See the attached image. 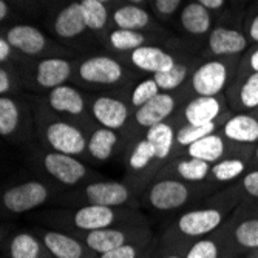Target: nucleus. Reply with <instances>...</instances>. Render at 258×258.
<instances>
[{"label":"nucleus","mask_w":258,"mask_h":258,"mask_svg":"<svg viewBox=\"0 0 258 258\" xmlns=\"http://www.w3.org/2000/svg\"><path fill=\"white\" fill-rule=\"evenodd\" d=\"M13 50L14 48L10 45V42L5 37L0 39V62L5 63L7 60H10V57L13 54Z\"/></svg>","instance_id":"49530a36"},{"label":"nucleus","mask_w":258,"mask_h":258,"mask_svg":"<svg viewBox=\"0 0 258 258\" xmlns=\"http://www.w3.org/2000/svg\"><path fill=\"white\" fill-rule=\"evenodd\" d=\"M130 62L133 63V67L141 70V72L152 73V75L167 72V70H170L176 63L175 57L170 53L153 45L139 46V48L132 51Z\"/></svg>","instance_id":"bb28decb"},{"label":"nucleus","mask_w":258,"mask_h":258,"mask_svg":"<svg viewBox=\"0 0 258 258\" xmlns=\"http://www.w3.org/2000/svg\"><path fill=\"white\" fill-rule=\"evenodd\" d=\"M252 149L253 147H244V146L233 144L221 135V132H217V133H212V135L197 141V143H194L192 146H189L184 150L182 156L198 158V159H203L214 166L215 162L221 161L226 156L235 155L240 152H247Z\"/></svg>","instance_id":"a211bd4d"},{"label":"nucleus","mask_w":258,"mask_h":258,"mask_svg":"<svg viewBox=\"0 0 258 258\" xmlns=\"http://www.w3.org/2000/svg\"><path fill=\"white\" fill-rule=\"evenodd\" d=\"M229 252L224 229L221 226L217 232L194 241L185 252V258H223Z\"/></svg>","instance_id":"2f4dec72"},{"label":"nucleus","mask_w":258,"mask_h":258,"mask_svg":"<svg viewBox=\"0 0 258 258\" xmlns=\"http://www.w3.org/2000/svg\"><path fill=\"white\" fill-rule=\"evenodd\" d=\"M181 2L182 0H153V5L159 16L169 17L179 8Z\"/></svg>","instance_id":"37998d69"},{"label":"nucleus","mask_w":258,"mask_h":258,"mask_svg":"<svg viewBox=\"0 0 258 258\" xmlns=\"http://www.w3.org/2000/svg\"><path fill=\"white\" fill-rule=\"evenodd\" d=\"M215 185L217 184L212 181L189 182L172 176L155 178L141 194L139 201L155 212H178L206 200L210 190L215 189Z\"/></svg>","instance_id":"f03ea898"},{"label":"nucleus","mask_w":258,"mask_h":258,"mask_svg":"<svg viewBox=\"0 0 258 258\" xmlns=\"http://www.w3.org/2000/svg\"><path fill=\"white\" fill-rule=\"evenodd\" d=\"M181 113L173 116L172 119L164 121L152 128H149L144 136L150 141L156 149V166L158 172L166 166L169 161L175 156V147H176V132L179 125L182 124Z\"/></svg>","instance_id":"6ab92c4d"},{"label":"nucleus","mask_w":258,"mask_h":258,"mask_svg":"<svg viewBox=\"0 0 258 258\" xmlns=\"http://www.w3.org/2000/svg\"><path fill=\"white\" fill-rule=\"evenodd\" d=\"M88 107L91 119L96 125L122 132L127 136L135 111L130 102L111 95H99L88 102Z\"/></svg>","instance_id":"ddd939ff"},{"label":"nucleus","mask_w":258,"mask_h":258,"mask_svg":"<svg viewBox=\"0 0 258 258\" xmlns=\"http://www.w3.org/2000/svg\"><path fill=\"white\" fill-rule=\"evenodd\" d=\"M87 30L81 2L67 5L54 19V31L62 39H75Z\"/></svg>","instance_id":"c756f323"},{"label":"nucleus","mask_w":258,"mask_h":258,"mask_svg":"<svg viewBox=\"0 0 258 258\" xmlns=\"http://www.w3.org/2000/svg\"><path fill=\"white\" fill-rule=\"evenodd\" d=\"M192 243L178 237L170 229L161 238V246L153 249V258H185V252Z\"/></svg>","instance_id":"f704fd0d"},{"label":"nucleus","mask_w":258,"mask_h":258,"mask_svg":"<svg viewBox=\"0 0 258 258\" xmlns=\"http://www.w3.org/2000/svg\"><path fill=\"white\" fill-rule=\"evenodd\" d=\"M36 232L53 255V258H99L81 238L67 230L48 227H36Z\"/></svg>","instance_id":"2eb2a0df"},{"label":"nucleus","mask_w":258,"mask_h":258,"mask_svg":"<svg viewBox=\"0 0 258 258\" xmlns=\"http://www.w3.org/2000/svg\"><path fill=\"white\" fill-rule=\"evenodd\" d=\"M34 116L40 147L78 158L88 156V133L84 128L54 114L45 105L37 108Z\"/></svg>","instance_id":"20e7f679"},{"label":"nucleus","mask_w":258,"mask_h":258,"mask_svg":"<svg viewBox=\"0 0 258 258\" xmlns=\"http://www.w3.org/2000/svg\"><path fill=\"white\" fill-rule=\"evenodd\" d=\"M240 204L241 197L237 185L233 184L230 189L207 197L204 201H200L198 206L185 209L178 215L170 230L178 237L194 243L217 232Z\"/></svg>","instance_id":"f257e3e1"},{"label":"nucleus","mask_w":258,"mask_h":258,"mask_svg":"<svg viewBox=\"0 0 258 258\" xmlns=\"http://www.w3.org/2000/svg\"><path fill=\"white\" fill-rule=\"evenodd\" d=\"M247 36L232 27H215L209 34V51L218 57H235L249 48Z\"/></svg>","instance_id":"412c9836"},{"label":"nucleus","mask_w":258,"mask_h":258,"mask_svg":"<svg viewBox=\"0 0 258 258\" xmlns=\"http://www.w3.org/2000/svg\"><path fill=\"white\" fill-rule=\"evenodd\" d=\"M220 132L233 144L253 147L258 143V110L232 113Z\"/></svg>","instance_id":"aec40b11"},{"label":"nucleus","mask_w":258,"mask_h":258,"mask_svg":"<svg viewBox=\"0 0 258 258\" xmlns=\"http://www.w3.org/2000/svg\"><path fill=\"white\" fill-rule=\"evenodd\" d=\"M43 105L60 118L79 125L88 135L93 128L98 127L90 116V107L84 93L72 85L63 84L48 91Z\"/></svg>","instance_id":"1a4fd4ad"},{"label":"nucleus","mask_w":258,"mask_h":258,"mask_svg":"<svg viewBox=\"0 0 258 258\" xmlns=\"http://www.w3.org/2000/svg\"><path fill=\"white\" fill-rule=\"evenodd\" d=\"M241 203L258 206V167H250L237 182Z\"/></svg>","instance_id":"a19ab883"},{"label":"nucleus","mask_w":258,"mask_h":258,"mask_svg":"<svg viewBox=\"0 0 258 258\" xmlns=\"http://www.w3.org/2000/svg\"><path fill=\"white\" fill-rule=\"evenodd\" d=\"M227 247L232 253L258 252V206L241 203L223 224Z\"/></svg>","instance_id":"0eeeda50"},{"label":"nucleus","mask_w":258,"mask_h":258,"mask_svg":"<svg viewBox=\"0 0 258 258\" xmlns=\"http://www.w3.org/2000/svg\"><path fill=\"white\" fill-rule=\"evenodd\" d=\"M195 2L201 4L203 7H206L210 11H218L224 7L226 0H195Z\"/></svg>","instance_id":"de8ad7c7"},{"label":"nucleus","mask_w":258,"mask_h":258,"mask_svg":"<svg viewBox=\"0 0 258 258\" xmlns=\"http://www.w3.org/2000/svg\"><path fill=\"white\" fill-rule=\"evenodd\" d=\"M0 135L10 143L25 144L36 135V116L13 96L0 98Z\"/></svg>","instance_id":"9d476101"},{"label":"nucleus","mask_w":258,"mask_h":258,"mask_svg":"<svg viewBox=\"0 0 258 258\" xmlns=\"http://www.w3.org/2000/svg\"><path fill=\"white\" fill-rule=\"evenodd\" d=\"M179 22L182 28L194 36H203L212 31V16H210V10L203 7L198 2L187 4L181 14Z\"/></svg>","instance_id":"473e14b6"},{"label":"nucleus","mask_w":258,"mask_h":258,"mask_svg":"<svg viewBox=\"0 0 258 258\" xmlns=\"http://www.w3.org/2000/svg\"><path fill=\"white\" fill-rule=\"evenodd\" d=\"M258 73V45L243 59V63L238 70V76Z\"/></svg>","instance_id":"79ce46f5"},{"label":"nucleus","mask_w":258,"mask_h":258,"mask_svg":"<svg viewBox=\"0 0 258 258\" xmlns=\"http://www.w3.org/2000/svg\"><path fill=\"white\" fill-rule=\"evenodd\" d=\"M13 90V78L8 72L7 67L0 68V93L2 96H8V93H11Z\"/></svg>","instance_id":"a18cd8bd"},{"label":"nucleus","mask_w":258,"mask_h":258,"mask_svg":"<svg viewBox=\"0 0 258 258\" xmlns=\"http://www.w3.org/2000/svg\"><path fill=\"white\" fill-rule=\"evenodd\" d=\"M246 36H247L249 42L258 45V10L249 17V20L246 23Z\"/></svg>","instance_id":"c03bdc74"},{"label":"nucleus","mask_w":258,"mask_h":258,"mask_svg":"<svg viewBox=\"0 0 258 258\" xmlns=\"http://www.w3.org/2000/svg\"><path fill=\"white\" fill-rule=\"evenodd\" d=\"M99 2H104L105 4V2H108V0H99Z\"/></svg>","instance_id":"6e6d98bb"},{"label":"nucleus","mask_w":258,"mask_h":258,"mask_svg":"<svg viewBox=\"0 0 258 258\" xmlns=\"http://www.w3.org/2000/svg\"><path fill=\"white\" fill-rule=\"evenodd\" d=\"M141 194L127 181L95 179L79 185L72 194H67L62 201L70 206H107L132 207L139 201Z\"/></svg>","instance_id":"39448f33"},{"label":"nucleus","mask_w":258,"mask_h":258,"mask_svg":"<svg viewBox=\"0 0 258 258\" xmlns=\"http://www.w3.org/2000/svg\"><path fill=\"white\" fill-rule=\"evenodd\" d=\"M223 258H237V255H235V253H230V252H229V253H226Z\"/></svg>","instance_id":"3c124183"},{"label":"nucleus","mask_w":258,"mask_h":258,"mask_svg":"<svg viewBox=\"0 0 258 258\" xmlns=\"http://www.w3.org/2000/svg\"><path fill=\"white\" fill-rule=\"evenodd\" d=\"M81 7L88 30L98 31L107 25L108 11L104 2H99V0H81Z\"/></svg>","instance_id":"58836bf2"},{"label":"nucleus","mask_w":258,"mask_h":258,"mask_svg":"<svg viewBox=\"0 0 258 258\" xmlns=\"http://www.w3.org/2000/svg\"><path fill=\"white\" fill-rule=\"evenodd\" d=\"M153 249H155V246H153V247L150 249V252H149V253H147V255H146L144 258H153Z\"/></svg>","instance_id":"603ef678"},{"label":"nucleus","mask_w":258,"mask_h":258,"mask_svg":"<svg viewBox=\"0 0 258 258\" xmlns=\"http://www.w3.org/2000/svg\"><path fill=\"white\" fill-rule=\"evenodd\" d=\"M250 167H258V143L253 146L252 149V155H250Z\"/></svg>","instance_id":"8fccbe9b"},{"label":"nucleus","mask_w":258,"mask_h":258,"mask_svg":"<svg viewBox=\"0 0 258 258\" xmlns=\"http://www.w3.org/2000/svg\"><path fill=\"white\" fill-rule=\"evenodd\" d=\"M210 170H212V164L203 159L192 156H179L169 161L155 178L172 176L189 182H204L210 181Z\"/></svg>","instance_id":"4be33fe9"},{"label":"nucleus","mask_w":258,"mask_h":258,"mask_svg":"<svg viewBox=\"0 0 258 258\" xmlns=\"http://www.w3.org/2000/svg\"><path fill=\"white\" fill-rule=\"evenodd\" d=\"M250 155L252 150L240 152L215 162L212 170H210V181L215 184H229L238 181L250 169Z\"/></svg>","instance_id":"c85d7f7f"},{"label":"nucleus","mask_w":258,"mask_h":258,"mask_svg":"<svg viewBox=\"0 0 258 258\" xmlns=\"http://www.w3.org/2000/svg\"><path fill=\"white\" fill-rule=\"evenodd\" d=\"M78 75L85 84L114 85L122 81L124 67L110 56H95L79 65Z\"/></svg>","instance_id":"f3484780"},{"label":"nucleus","mask_w":258,"mask_h":258,"mask_svg":"<svg viewBox=\"0 0 258 258\" xmlns=\"http://www.w3.org/2000/svg\"><path fill=\"white\" fill-rule=\"evenodd\" d=\"M230 63L223 59H210L201 63L190 76L194 96H221L233 81Z\"/></svg>","instance_id":"4468645a"},{"label":"nucleus","mask_w":258,"mask_h":258,"mask_svg":"<svg viewBox=\"0 0 258 258\" xmlns=\"http://www.w3.org/2000/svg\"><path fill=\"white\" fill-rule=\"evenodd\" d=\"M113 22H114V25L121 30L139 31L149 25L150 14L143 8L135 7L133 4L124 5L113 13Z\"/></svg>","instance_id":"72a5a7b5"},{"label":"nucleus","mask_w":258,"mask_h":258,"mask_svg":"<svg viewBox=\"0 0 258 258\" xmlns=\"http://www.w3.org/2000/svg\"><path fill=\"white\" fill-rule=\"evenodd\" d=\"M128 2H132L133 5H136V4H141V2H143V0H128Z\"/></svg>","instance_id":"864d4df0"},{"label":"nucleus","mask_w":258,"mask_h":258,"mask_svg":"<svg viewBox=\"0 0 258 258\" xmlns=\"http://www.w3.org/2000/svg\"><path fill=\"white\" fill-rule=\"evenodd\" d=\"M54 195L51 185L40 179H30L11 185L2 194V207L8 215H22L48 203Z\"/></svg>","instance_id":"f8f14e48"},{"label":"nucleus","mask_w":258,"mask_h":258,"mask_svg":"<svg viewBox=\"0 0 258 258\" xmlns=\"http://www.w3.org/2000/svg\"><path fill=\"white\" fill-rule=\"evenodd\" d=\"M226 99L233 113L258 110V73L237 76Z\"/></svg>","instance_id":"5701e85b"},{"label":"nucleus","mask_w":258,"mask_h":258,"mask_svg":"<svg viewBox=\"0 0 258 258\" xmlns=\"http://www.w3.org/2000/svg\"><path fill=\"white\" fill-rule=\"evenodd\" d=\"M72 73L73 65L70 60L62 57H46L37 63L34 81L40 88L51 91L53 88L67 84Z\"/></svg>","instance_id":"393cba45"},{"label":"nucleus","mask_w":258,"mask_h":258,"mask_svg":"<svg viewBox=\"0 0 258 258\" xmlns=\"http://www.w3.org/2000/svg\"><path fill=\"white\" fill-rule=\"evenodd\" d=\"M36 169L50 178L60 187H79L91 181V178H98V173L93 172L82 158L53 152L40 147L33 153Z\"/></svg>","instance_id":"423d86ee"},{"label":"nucleus","mask_w":258,"mask_h":258,"mask_svg":"<svg viewBox=\"0 0 258 258\" xmlns=\"http://www.w3.org/2000/svg\"><path fill=\"white\" fill-rule=\"evenodd\" d=\"M187 76H189V67L185 63L176 62L170 70H167V72L153 75V79L156 81L161 91H175L181 85H184V82L187 81Z\"/></svg>","instance_id":"4c0bfd02"},{"label":"nucleus","mask_w":258,"mask_h":258,"mask_svg":"<svg viewBox=\"0 0 258 258\" xmlns=\"http://www.w3.org/2000/svg\"><path fill=\"white\" fill-rule=\"evenodd\" d=\"M250 258H258V252H255V253H252V255H250Z\"/></svg>","instance_id":"5fc2aeb1"},{"label":"nucleus","mask_w":258,"mask_h":258,"mask_svg":"<svg viewBox=\"0 0 258 258\" xmlns=\"http://www.w3.org/2000/svg\"><path fill=\"white\" fill-rule=\"evenodd\" d=\"M121 144L127 146L125 133L98 125L88 135V156L98 162H105L113 158Z\"/></svg>","instance_id":"b1692460"},{"label":"nucleus","mask_w":258,"mask_h":258,"mask_svg":"<svg viewBox=\"0 0 258 258\" xmlns=\"http://www.w3.org/2000/svg\"><path fill=\"white\" fill-rule=\"evenodd\" d=\"M187 101L181 102L172 91H161L158 96L133 111V119L130 130L127 132V144L144 136V133L164 122L172 119L173 116L181 113ZM127 147V146H125Z\"/></svg>","instance_id":"6e6552de"},{"label":"nucleus","mask_w":258,"mask_h":258,"mask_svg":"<svg viewBox=\"0 0 258 258\" xmlns=\"http://www.w3.org/2000/svg\"><path fill=\"white\" fill-rule=\"evenodd\" d=\"M161 93V88L158 87L156 81L153 78L144 79L143 82H139L130 93L128 102L132 105L133 110L143 107L144 104H147L149 101H152L155 96H158Z\"/></svg>","instance_id":"ea45409f"},{"label":"nucleus","mask_w":258,"mask_h":258,"mask_svg":"<svg viewBox=\"0 0 258 258\" xmlns=\"http://www.w3.org/2000/svg\"><path fill=\"white\" fill-rule=\"evenodd\" d=\"M153 247V235L133 240L110 252L99 255V258H144Z\"/></svg>","instance_id":"c9c22d12"},{"label":"nucleus","mask_w":258,"mask_h":258,"mask_svg":"<svg viewBox=\"0 0 258 258\" xmlns=\"http://www.w3.org/2000/svg\"><path fill=\"white\" fill-rule=\"evenodd\" d=\"M70 233H73V235L81 238L93 252H96L98 255L110 252L116 247H121L122 244L130 243L133 240L153 235L146 221L113 226V227L99 229V230L70 232Z\"/></svg>","instance_id":"9b49d317"},{"label":"nucleus","mask_w":258,"mask_h":258,"mask_svg":"<svg viewBox=\"0 0 258 258\" xmlns=\"http://www.w3.org/2000/svg\"><path fill=\"white\" fill-rule=\"evenodd\" d=\"M232 113L226 114L224 118H221L218 121H214V122L206 124V125H192V124L182 122L179 125L178 132H176V147H175V156H173V159L182 156L184 150L189 147V146H192L194 143H197V141H200V139H203V138H206L209 135H212V133L220 132L221 127H223V124H224V121L229 118Z\"/></svg>","instance_id":"7c9ffc66"},{"label":"nucleus","mask_w":258,"mask_h":258,"mask_svg":"<svg viewBox=\"0 0 258 258\" xmlns=\"http://www.w3.org/2000/svg\"><path fill=\"white\" fill-rule=\"evenodd\" d=\"M43 220L67 232H90L146 221L144 217L132 207L107 206H76L72 209L46 214Z\"/></svg>","instance_id":"7ed1b4c3"},{"label":"nucleus","mask_w":258,"mask_h":258,"mask_svg":"<svg viewBox=\"0 0 258 258\" xmlns=\"http://www.w3.org/2000/svg\"><path fill=\"white\" fill-rule=\"evenodd\" d=\"M110 45L114 50L118 51H135L139 46L146 45V36L141 31H135V30H121L116 28L114 31L110 33L108 37Z\"/></svg>","instance_id":"e433bc0d"},{"label":"nucleus","mask_w":258,"mask_h":258,"mask_svg":"<svg viewBox=\"0 0 258 258\" xmlns=\"http://www.w3.org/2000/svg\"><path fill=\"white\" fill-rule=\"evenodd\" d=\"M8 13H10V7L7 4V0H0V19L7 20Z\"/></svg>","instance_id":"09e8293b"},{"label":"nucleus","mask_w":258,"mask_h":258,"mask_svg":"<svg viewBox=\"0 0 258 258\" xmlns=\"http://www.w3.org/2000/svg\"><path fill=\"white\" fill-rule=\"evenodd\" d=\"M7 258H53L43 241L36 232L22 230L17 232L7 241Z\"/></svg>","instance_id":"a878e982"},{"label":"nucleus","mask_w":258,"mask_h":258,"mask_svg":"<svg viewBox=\"0 0 258 258\" xmlns=\"http://www.w3.org/2000/svg\"><path fill=\"white\" fill-rule=\"evenodd\" d=\"M4 37L14 50L28 56L40 54L46 48V37L39 28L31 25H14L7 30Z\"/></svg>","instance_id":"cd10ccee"},{"label":"nucleus","mask_w":258,"mask_h":258,"mask_svg":"<svg viewBox=\"0 0 258 258\" xmlns=\"http://www.w3.org/2000/svg\"><path fill=\"white\" fill-rule=\"evenodd\" d=\"M232 113L226 96H192L181 110L185 124L206 125Z\"/></svg>","instance_id":"dca6fc26"}]
</instances>
